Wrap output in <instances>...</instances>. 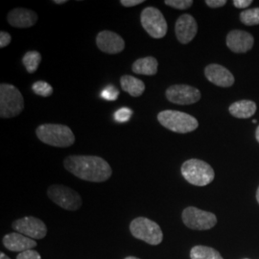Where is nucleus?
<instances>
[{
	"instance_id": "nucleus-24",
	"label": "nucleus",
	"mask_w": 259,
	"mask_h": 259,
	"mask_svg": "<svg viewBox=\"0 0 259 259\" xmlns=\"http://www.w3.org/2000/svg\"><path fill=\"white\" fill-rule=\"evenodd\" d=\"M33 92L38 96L48 97L53 93V88L45 81H37L32 85Z\"/></svg>"
},
{
	"instance_id": "nucleus-36",
	"label": "nucleus",
	"mask_w": 259,
	"mask_h": 259,
	"mask_svg": "<svg viewBox=\"0 0 259 259\" xmlns=\"http://www.w3.org/2000/svg\"><path fill=\"white\" fill-rule=\"evenodd\" d=\"M256 200H257V202H258L259 204V187L258 189H257V191H256Z\"/></svg>"
},
{
	"instance_id": "nucleus-18",
	"label": "nucleus",
	"mask_w": 259,
	"mask_h": 259,
	"mask_svg": "<svg viewBox=\"0 0 259 259\" xmlns=\"http://www.w3.org/2000/svg\"><path fill=\"white\" fill-rule=\"evenodd\" d=\"M121 89L133 97H139L145 92V83L132 75H123L120 79Z\"/></svg>"
},
{
	"instance_id": "nucleus-31",
	"label": "nucleus",
	"mask_w": 259,
	"mask_h": 259,
	"mask_svg": "<svg viewBox=\"0 0 259 259\" xmlns=\"http://www.w3.org/2000/svg\"><path fill=\"white\" fill-rule=\"evenodd\" d=\"M251 3H252L251 0H234V1H233V5H234L236 8H239V9L247 8V7L250 6Z\"/></svg>"
},
{
	"instance_id": "nucleus-17",
	"label": "nucleus",
	"mask_w": 259,
	"mask_h": 259,
	"mask_svg": "<svg viewBox=\"0 0 259 259\" xmlns=\"http://www.w3.org/2000/svg\"><path fill=\"white\" fill-rule=\"evenodd\" d=\"M7 20L13 27H32L37 23V15L32 10L16 8L9 12Z\"/></svg>"
},
{
	"instance_id": "nucleus-29",
	"label": "nucleus",
	"mask_w": 259,
	"mask_h": 259,
	"mask_svg": "<svg viewBox=\"0 0 259 259\" xmlns=\"http://www.w3.org/2000/svg\"><path fill=\"white\" fill-rule=\"evenodd\" d=\"M11 40H12V37L8 32H4V31L0 32V47L1 48L8 47Z\"/></svg>"
},
{
	"instance_id": "nucleus-9",
	"label": "nucleus",
	"mask_w": 259,
	"mask_h": 259,
	"mask_svg": "<svg viewBox=\"0 0 259 259\" xmlns=\"http://www.w3.org/2000/svg\"><path fill=\"white\" fill-rule=\"evenodd\" d=\"M182 218L187 228L195 231L210 230L217 224L215 214L201 210L194 206L186 207L183 211Z\"/></svg>"
},
{
	"instance_id": "nucleus-23",
	"label": "nucleus",
	"mask_w": 259,
	"mask_h": 259,
	"mask_svg": "<svg viewBox=\"0 0 259 259\" xmlns=\"http://www.w3.org/2000/svg\"><path fill=\"white\" fill-rule=\"evenodd\" d=\"M240 20L242 23L248 26L258 25L259 24V8L246 10L240 14Z\"/></svg>"
},
{
	"instance_id": "nucleus-37",
	"label": "nucleus",
	"mask_w": 259,
	"mask_h": 259,
	"mask_svg": "<svg viewBox=\"0 0 259 259\" xmlns=\"http://www.w3.org/2000/svg\"><path fill=\"white\" fill-rule=\"evenodd\" d=\"M124 259H140L139 257H136V256H128V257H126V258Z\"/></svg>"
},
{
	"instance_id": "nucleus-2",
	"label": "nucleus",
	"mask_w": 259,
	"mask_h": 259,
	"mask_svg": "<svg viewBox=\"0 0 259 259\" xmlns=\"http://www.w3.org/2000/svg\"><path fill=\"white\" fill-rule=\"evenodd\" d=\"M36 135L42 143L53 147L66 148L75 142L73 132L62 124H42L37 127Z\"/></svg>"
},
{
	"instance_id": "nucleus-27",
	"label": "nucleus",
	"mask_w": 259,
	"mask_h": 259,
	"mask_svg": "<svg viewBox=\"0 0 259 259\" xmlns=\"http://www.w3.org/2000/svg\"><path fill=\"white\" fill-rule=\"evenodd\" d=\"M133 115V111L129 108H121L118 111H115L113 114L114 120L120 123H124L127 122L131 119Z\"/></svg>"
},
{
	"instance_id": "nucleus-13",
	"label": "nucleus",
	"mask_w": 259,
	"mask_h": 259,
	"mask_svg": "<svg viewBox=\"0 0 259 259\" xmlns=\"http://www.w3.org/2000/svg\"><path fill=\"white\" fill-rule=\"evenodd\" d=\"M175 32L177 38L181 44H189L194 38L198 32V25L196 19L189 14L182 15L177 19Z\"/></svg>"
},
{
	"instance_id": "nucleus-8",
	"label": "nucleus",
	"mask_w": 259,
	"mask_h": 259,
	"mask_svg": "<svg viewBox=\"0 0 259 259\" xmlns=\"http://www.w3.org/2000/svg\"><path fill=\"white\" fill-rule=\"evenodd\" d=\"M140 22L142 27L154 38L165 37L167 33L166 19L162 13L155 7H146L140 14Z\"/></svg>"
},
{
	"instance_id": "nucleus-33",
	"label": "nucleus",
	"mask_w": 259,
	"mask_h": 259,
	"mask_svg": "<svg viewBox=\"0 0 259 259\" xmlns=\"http://www.w3.org/2000/svg\"><path fill=\"white\" fill-rule=\"evenodd\" d=\"M66 2H67V0H54V1H53V3L59 4V5H61V4H65Z\"/></svg>"
},
{
	"instance_id": "nucleus-32",
	"label": "nucleus",
	"mask_w": 259,
	"mask_h": 259,
	"mask_svg": "<svg viewBox=\"0 0 259 259\" xmlns=\"http://www.w3.org/2000/svg\"><path fill=\"white\" fill-rule=\"evenodd\" d=\"M144 0H121L120 3L124 6V7H134V6H137L139 5L141 3H143Z\"/></svg>"
},
{
	"instance_id": "nucleus-7",
	"label": "nucleus",
	"mask_w": 259,
	"mask_h": 259,
	"mask_svg": "<svg viewBox=\"0 0 259 259\" xmlns=\"http://www.w3.org/2000/svg\"><path fill=\"white\" fill-rule=\"evenodd\" d=\"M49 199L65 210L75 211L82 206V198L74 189L62 185H51L47 189Z\"/></svg>"
},
{
	"instance_id": "nucleus-10",
	"label": "nucleus",
	"mask_w": 259,
	"mask_h": 259,
	"mask_svg": "<svg viewBox=\"0 0 259 259\" xmlns=\"http://www.w3.org/2000/svg\"><path fill=\"white\" fill-rule=\"evenodd\" d=\"M12 228L19 233L31 239H44L47 234V227L40 219L27 216L16 220L12 224Z\"/></svg>"
},
{
	"instance_id": "nucleus-34",
	"label": "nucleus",
	"mask_w": 259,
	"mask_h": 259,
	"mask_svg": "<svg viewBox=\"0 0 259 259\" xmlns=\"http://www.w3.org/2000/svg\"><path fill=\"white\" fill-rule=\"evenodd\" d=\"M0 259H11L8 255H6L4 252L0 253Z\"/></svg>"
},
{
	"instance_id": "nucleus-11",
	"label": "nucleus",
	"mask_w": 259,
	"mask_h": 259,
	"mask_svg": "<svg viewBox=\"0 0 259 259\" xmlns=\"http://www.w3.org/2000/svg\"><path fill=\"white\" fill-rule=\"evenodd\" d=\"M167 100L177 105H191L201 99V92L188 84H174L169 87L165 93Z\"/></svg>"
},
{
	"instance_id": "nucleus-25",
	"label": "nucleus",
	"mask_w": 259,
	"mask_h": 259,
	"mask_svg": "<svg viewBox=\"0 0 259 259\" xmlns=\"http://www.w3.org/2000/svg\"><path fill=\"white\" fill-rule=\"evenodd\" d=\"M164 3L167 6L178 10H186L190 8L193 4L192 0H165Z\"/></svg>"
},
{
	"instance_id": "nucleus-20",
	"label": "nucleus",
	"mask_w": 259,
	"mask_h": 259,
	"mask_svg": "<svg viewBox=\"0 0 259 259\" xmlns=\"http://www.w3.org/2000/svg\"><path fill=\"white\" fill-rule=\"evenodd\" d=\"M158 63L154 57H145L137 60L132 66V70L139 75L153 76L157 73Z\"/></svg>"
},
{
	"instance_id": "nucleus-30",
	"label": "nucleus",
	"mask_w": 259,
	"mask_h": 259,
	"mask_svg": "<svg viewBox=\"0 0 259 259\" xmlns=\"http://www.w3.org/2000/svg\"><path fill=\"white\" fill-rule=\"evenodd\" d=\"M205 4L210 8H219L227 4L226 0H205Z\"/></svg>"
},
{
	"instance_id": "nucleus-19",
	"label": "nucleus",
	"mask_w": 259,
	"mask_h": 259,
	"mask_svg": "<svg viewBox=\"0 0 259 259\" xmlns=\"http://www.w3.org/2000/svg\"><path fill=\"white\" fill-rule=\"evenodd\" d=\"M229 111L232 116L240 119L251 117L256 111V104L250 100H241L230 106Z\"/></svg>"
},
{
	"instance_id": "nucleus-21",
	"label": "nucleus",
	"mask_w": 259,
	"mask_h": 259,
	"mask_svg": "<svg viewBox=\"0 0 259 259\" xmlns=\"http://www.w3.org/2000/svg\"><path fill=\"white\" fill-rule=\"evenodd\" d=\"M191 259H224L218 250L206 246H195L190 250Z\"/></svg>"
},
{
	"instance_id": "nucleus-6",
	"label": "nucleus",
	"mask_w": 259,
	"mask_h": 259,
	"mask_svg": "<svg viewBox=\"0 0 259 259\" xmlns=\"http://www.w3.org/2000/svg\"><path fill=\"white\" fill-rule=\"evenodd\" d=\"M130 232L135 238L153 246L159 245L163 239V233L160 227L146 217L134 219L130 224Z\"/></svg>"
},
{
	"instance_id": "nucleus-15",
	"label": "nucleus",
	"mask_w": 259,
	"mask_h": 259,
	"mask_svg": "<svg viewBox=\"0 0 259 259\" xmlns=\"http://www.w3.org/2000/svg\"><path fill=\"white\" fill-rule=\"evenodd\" d=\"M204 75L210 83L221 88H230L234 83L233 75L223 65L216 64L207 65L204 69Z\"/></svg>"
},
{
	"instance_id": "nucleus-16",
	"label": "nucleus",
	"mask_w": 259,
	"mask_h": 259,
	"mask_svg": "<svg viewBox=\"0 0 259 259\" xmlns=\"http://www.w3.org/2000/svg\"><path fill=\"white\" fill-rule=\"evenodd\" d=\"M3 245L6 249L20 253L26 250H33L37 247V244L34 239H31L21 233L12 232L4 236Z\"/></svg>"
},
{
	"instance_id": "nucleus-28",
	"label": "nucleus",
	"mask_w": 259,
	"mask_h": 259,
	"mask_svg": "<svg viewBox=\"0 0 259 259\" xmlns=\"http://www.w3.org/2000/svg\"><path fill=\"white\" fill-rule=\"evenodd\" d=\"M17 259H41V256L36 250H29L20 252Z\"/></svg>"
},
{
	"instance_id": "nucleus-3",
	"label": "nucleus",
	"mask_w": 259,
	"mask_h": 259,
	"mask_svg": "<svg viewBox=\"0 0 259 259\" xmlns=\"http://www.w3.org/2000/svg\"><path fill=\"white\" fill-rule=\"evenodd\" d=\"M24 109V99L19 89L10 83L0 84V117L12 118Z\"/></svg>"
},
{
	"instance_id": "nucleus-26",
	"label": "nucleus",
	"mask_w": 259,
	"mask_h": 259,
	"mask_svg": "<svg viewBox=\"0 0 259 259\" xmlns=\"http://www.w3.org/2000/svg\"><path fill=\"white\" fill-rule=\"evenodd\" d=\"M101 96L108 101H115L119 96V91L114 85H108L103 90Z\"/></svg>"
},
{
	"instance_id": "nucleus-12",
	"label": "nucleus",
	"mask_w": 259,
	"mask_h": 259,
	"mask_svg": "<svg viewBox=\"0 0 259 259\" xmlns=\"http://www.w3.org/2000/svg\"><path fill=\"white\" fill-rule=\"evenodd\" d=\"M96 45L98 48L107 54H118L125 48V41L118 34L105 30L96 37Z\"/></svg>"
},
{
	"instance_id": "nucleus-1",
	"label": "nucleus",
	"mask_w": 259,
	"mask_h": 259,
	"mask_svg": "<svg viewBox=\"0 0 259 259\" xmlns=\"http://www.w3.org/2000/svg\"><path fill=\"white\" fill-rule=\"evenodd\" d=\"M65 169L75 177L91 183H103L111 177L108 161L97 156H68L64 160Z\"/></svg>"
},
{
	"instance_id": "nucleus-35",
	"label": "nucleus",
	"mask_w": 259,
	"mask_h": 259,
	"mask_svg": "<svg viewBox=\"0 0 259 259\" xmlns=\"http://www.w3.org/2000/svg\"><path fill=\"white\" fill-rule=\"evenodd\" d=\"M255 138H256V140L259 142V126L257 127V129H256V132H255Z\"/></svg>"
},
{
	"instance_id": "nucleus-5",
	"label": "nucleus",
	"mask_w": 259,
	"mask_h": 259,
	"mask_svg": "<svg viewBox=\"0 0 259 259\" xmlns=\"http://www.w3.org/2000/svg\"><path fill=\"white\" fill-rule=\"evenodd\" d=\"M182 175L189 184L205 186L212 183L215 173L212 167L204 160L191 158L184 162L181 168Z\"/></svg>"
},
{
	"instance_id": "nucleus-14",
	"label": "nucleus",
	"mask_w": 259,
	"mask_h": 259,
	"mask_svg": "<svg viewBox=\"0 0 259 259\" xmlns=\"http://www.w3.org/2000/svg\"><path fill=\"white\" fill-rule=\"evenodd\" d=\"M254 39L250 33L232 30L227 36V46L234 53H245L253 47Z\"/></svg>"
},
{
	"instance_id": "nucleus-22",
	"label": "nucleus",
	"mask_w": 259,
	"mask_h": 259,
	"mask_svg": "<svg viewBox=\"0 0 259 259\" xmlns=\"http://www.w3.org/2000/svg\"><path fill=\"white\" fill-rule=\"evenodd\" d=\"M41 62V54L37 51H28L22 58V64L28 73H35Z\"/></svg>"
},
{
	"instance_id": "nucleus-4",
	"label": "nucleus",
	"mask_w": 259,
	"mask_h": 259,
	"mask_svg": "<svg viewBox=\"0 0 259 259\" xmlns=\"http://www.w3.org/2000/svg\"><path fill=\"white\" fill-rule=\"evenodd\" d=\"M157 120L164 128L178 134L191 133L199 127V122L194 116L183 111H160L157 114Z\"/></svg>"
}]
</instances>
